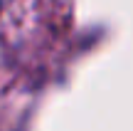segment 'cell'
Here are the masks:
<instances>
[]
</instances>
